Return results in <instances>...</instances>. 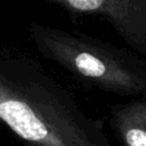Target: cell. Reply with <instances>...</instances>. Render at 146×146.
Masks as SVG:
<instances>
[{
    "label": "cell",
    "mask_w": 146,
    "mask_h": 146,
    "mask_svg": "<svg viewBox=\"0 0 146 146\" xmlns=\"http://www.w3.org/2000/svg\"><path fill=\"white\" fill-rule=\"evenodd\" d=\"M110 125L122 146H146V94L113 105Z\"/></svg>",
    "instance_id": "obj_3"
},
{
    "label": "cell",
    "mask_w": 146,
    "mask_h": 146,
    "mask_svg": "<svg viewBox=\"0 0 146 146\" xmlns=\"http://www.w3.org/2000/svg\"><path fill=\"white\" fill-rule=\"evenodd\" d=\"M27 32L44 58L76 79L122 96L146 94V62L136 52L41 23H31Z\"/></svg>",
    "instance_id": "obj_2"
},
{
    "label": "cell",
    "mask_w": 146,
    "mask_h": 146,
    "mask_svg": "<svg viewBox=\"0 0 146 146\" xmlns=\"http://www.w3.org/2000/svg\"><path fill=\"white\" fill-rule=\"evenodd\" d=\"M0 123L27 146H112L102 121L24 55L0 52Z\"/></svg>",
    "instance_id": "obj_1"
},
{
    "label": "cell",
    "mask_w": 146,
    "mask_h": 146,
    "mask_svg": "<svg viewBox=\"0 0 146 146\" xmlns=\"http://www.w3.org/2000/svg\"><path fill=\"white\" fill-rule=\"evenodd\" d=\"M0 146H1V145H0Z\"/></svg>",
    "instance_id": "obj_4"
}]
</instances>
